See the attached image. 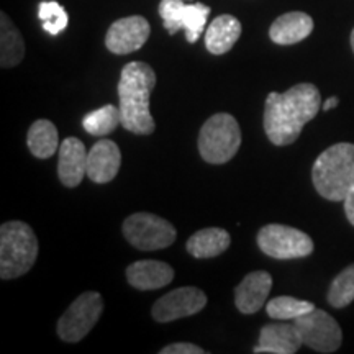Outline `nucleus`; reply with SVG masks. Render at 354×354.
<instances>
[{
  "label": "nucleus",
  "instance_id": "f257e3e1",
  "mask_svg": "<svg viewBox=\"0 0 354 354\" xmlns=\"http://www.w3.org/2000/svg\"><path fill=\"white\" fill-rule=\"evenodd\" d=\"M322 109L320 91L310 82L290 87L284 94L271 92L266 99L264 131L276 146L292 145L304 127L317 117Z\"/></svg>",
  "mask_w": 354,
  "mask_h": 354
},
{
  "label": "nucleus",
  "instance_id": "f03ea898",
  "mask_svg": "<svg viewBox=\"0 0 354 354\" xmlns=\"http://www.w3.org/2000/svg\"><path fill=\"white\" fill-rule=\"evenodd\" d=\"M156 86V74L149 64L131 61L122 69L118 82L122 125L135 135H151L154 118L149 112V99Z\"/></svg>",
  "mask_w": 354,
  "mask_h": 354
},
{
  "label": "nucleus",
  "instance_id": "7ed1b4c3",
  "mask_svg": "<svg viewBox=\"0 0 354 354\" xmlns=\"http://www.w3.org/2000/svg\"><path fill=\"white\" fill-rule=\"evenodd\" d=\"M317 192L331 202H344L354 189V145L336 143L317 158L312 167Z\"/></svg>",
  "mask_w": 354,
  "mask_h": 354
},
{
  "label": "nucleus",
  "instance_id": "20e7f679",
  "mask_svg": "<svg viewBox=\"0 0 354 354\" xmlns=\"http://www.w3.org/2000/svg\"><path fill=\"white\" fill-rule=\"evenodd\" d=\"M38 256V240L25 221H7L0 227V277L3 281L24 276Z\"/></svg>",
  "mask_w": 354,
  "mask_h": 354
},
{
  "label": "nucleus",
  "instance_id": "39448f33",
  "mask_svg": "<svg viewBox=\"0 0 354 354\" xmlns=\"http://www.w3.org/2000/svg\"><path fill=\"white\" fill-rule=\"evenodd\" d=\"M241 146V130L230 113H215L198 133V151L210 165H225Z\"/></svg>",
  "mask_w": 354,
  "mask_h": 354
},
{
  "label": "nucleus",
  "instance_id": "423d86ee",
  "mask_svg": "<svg viewBox=\"0 0 354 354\" xmlns=\"http://www.w3.org/2000/svg\"><path fill=\"white\" fill-rule=\"evenodd\" d=\"M123 234L131 246L141 251H156L171 246L177 232L162 216L140 212L123 221Z\"/></svg>",
  "mask_w": 354,
  "mask_h": 354
},
{
  "label": "nucleus",
  "instance_id": "0eeeda50",
  "mask_svg": "<svg viewBox=\"0 0 354 354\" xmlns=\"http://www.w3.org/2000/svg\"><path fill=\"white\" fill-rule=\"evenodd\" d=\"M104 312L99 292H84L69 305L57 322V335L66 343H79L95 326Z\"/></svg>",
  "mask_w": 354,
  "mask_h": 354
},
{
  "label": "nucleus",
  "instance_id": "6e6552de",
  "mask_svg": "<svg viewBox=\"0 0 354 354\" xmlns=\"http://www.w3.org/2000/svg\"><path fill=\"white\" fill-rule=\"evenodd\" d=\"M258 246L274 259H297L313 253V240L307 233L287 225H266L258 233Z\"/></svg>",
  "mask_w": 354,
  "mask_h": 354
},
{
  "label": "nucleus",
  "instance_id": "1a4fd4ad",
  "mask_svg": "<svg viewBox=\"0 0 354 354\" xmlns=\"http://www.w3.org/2000/svg\"><path fill=\"white\" fill-rule=\"evenodd\" d=\"M212 8L205 3H187L185 0H161L159 15L169 35L179 30L185 32V39L196 43L205 28Z\"/></svg>",
  "mask_w": 354,
  "mask_h": 354
},
{
  "label": "nucleus",
  "instance_id": "9d476101",
  "mask_svg": "<svg viewBox=\"0 0 354 354\" xmlns=\"http://www.w3.org/2000/svg\"><path fill=\"white\" fill-rule=\"evenodd\" d=\"M300 338L305 346L317 353L338 351L343 342V331L330 313L322 308H313L295 320Z\"/></svg>",
  "mask_w": 354,
  "mask_h": 354
},
{
  "label": "nucleus",
  "instance_id": "9b49d317",
  "mask_svg": "<svg viewBox=\"0 0 354 354\" xmlns=\"http://www.w3.org/2000/svg\"><path fill=\"white\" fill-rule=\"evenodd\" d=\"M207 305V295L197 287H179L162 295L153 305L151 315L159 323H169L196 315Z\"/></svg>",
  "mask_w": 354,
  "mask_h": 354
},
{
  "label": "nucleus",
  "instance_id": "f8f14e48",
  "mask_svg": "<svg viewBox=\"0 0 354 354\" xmlns=\"http://www.w3.org/2000/svg\"><path fill=\"white\" fill-rule=\"evenodd\" d=\"M149 33H151V26L145 17H125L110 25L107 37H105V46L113 55H130L145 46Z\"/></svg>",
  "mask_w": 354,
  "mask_h": 354
},
{
  "label": "nucleus",
  "instance_id": "ddd939ff",
  "mask_svg": "<svg viewBox=\"0 0 354 354\" xmlns=\"http://www.w3.org/2000/svg\"><path fill=\"white\" fill-rule=\"evenodd\" d=\"M122 153L112 140H99L87 154V177L92 183L105 184L120 171Z\"/></svg>",
  "mask_w": 354,
  "mask_h": 354
},
{
  "label": "nucleus",
  "instance_id": "4468645a",
  "mask_svg": "<svg viewBox=\"0 0 354 354\" xmlns=\"http://www.w3.org/2000/svg\"><path fill=\"white\" fill-rule=\"evenodd\" d=\"M271 289V274L266 271L250 272L234 289V305L241 313H246V315L259 312L268 302Z\"/></svg>",
  "mask_w": 354,
  "mask_h": 354
},
{
  "label": "nucleus",
  "instance_id": "2eb2a0df",
  "mask_svg": "<svg viewBox=\"0 0 354 354\" xmlns=\"http://www.w3.org/2000/svg\"><path fill=\"white\" fill-rule=\"evenodd\" d=\"M86 146L81 140L69 136L59 145V159H57V176L66 187H77L87 174Z\"/></svg>",
  "mask_w": 354,
  "mask_h": 354
},
{
  "label": "nucleus",
  "instance_id": "dca6fc26",
  "mask_svg": "<svg viewBox=\"0 0 354 354\" xmlns=\"http://www.w3.org/2000/svg\"><path fill=\"white\" fill-rule=\"evenodd\" d=\"M302 344L295 323H271L261 330L259 343L254 348V353L295 354Z\"/></svg>",
  "mask_w": 354,
  "mask_h": 354
},
{
  "label": "nucleus",
  "instance_id": "f3484780",
  "mask_svg": "<svg viewBox=\"0 0 354 354\" xmlns=\"http://www.w3.org/2000/svg\"><path fill=\"white\" fill-rule=\"evenodd\" d=\"M127 279L128 284L138 290H156L171 284L174 269L162 261H136L127 268Z\"/></svg>",
  "mask_w": 354,
  "mask_h": 354
},
{
  "label": "nucleus",
  "instance_id": "a211bd4d",
  "mask_svg": "<svg viewBox=\"0 0 354 354\" xmlns=\"http://www.w3.org/2000/svg\"><path fill=\"white\" fill-rule=\"evenodd\" d=\"M313 32L312 17L304 12H289L281 15L269 28V37L276 44L289 46L302 41Z\"/></svg>",
  "mask_w": 354,
  "mask_h": 354
},
{
  "label": "nucleus",
  "instance_id": "6ab92c4d",
  "mask_svg": "<svg viewBox=\"0 0 354 354\" xmlns=\"http://www.w3.org/2000/svg\"><path fill=\"white\" fill-rule=\"evenodd\" d=\"M241 35V24L233 15H220L205 32V46L212 55H225L234 46Z\"/></svg>",
  "mask_w": 354,
  "mask_h": 354
},
{
  "label": "nucleus",
  "instance_id": "aec40b11",
  "mask_svg": "<svg viewBox=\"0 0 354 354\" xmlns=\"http://www.w3.org/2000/svg\"><path fill=\"white\" fill-rule=\"evenodd\" d=\"M232 236L223 228H203L198 230L187 240V251L197 259L215 258L230 248Z\"/></svg>",
  "mask_w": 354,
  "mask_h": 354
},
{
  "label": "nucleus",
  "instance_id": "412c9836",
  "mask_svg": "<svg viewBox=\"0 0 354 354\" xmlns=\"http://www.w3.org/2000/svg\"><path fill=\"white\" fill-rule=\"evenodd\" d=\"M25 56L24 38L7 13H0V66L3 69L20 64Z\"/></svg>",
  "mask_w": 354,
  "mask_h": 354
},
{
  "label": "nucleus",
  "instance_id": "4be33fe9",
  "mask_svg": "<svg viewBox=\"0 0 354 354\" xmlns=\"http://www.w3.org/2000/svg\"><path fill=\"white\" fill-rule=\"evenodd\" d=\"M30 151L39 159H48L59 148V138L55 123L50 120H37L30 127L26 136Z\"/></svg>",
  "mask_w": 354,
  "mask_h": 354
},
{
  "label": "nucleus",
  "instance_id": "5701e85b",
  "mask_svg": "<svg viewBox=\"0 0 354 354\" xmlns=\"http://www.w3.org/2000/svg\"><path fill=\"white\" fill-rule=\"evenodd\" d=\"M118 125H122V112L120 107H115L113 104L87 113L82 120L84 130L92 136H107L117 130Z\"/></svg>",
  "mask_w": 354,
  "mask_h": 354
},
{
  "label": "nucleus",
  "instance_id": "b1692460",
  "mask_svg": "<svg viewBox=\"0 0 354 354\" xmlns=\"http://www.w3.org/2000/svg\"><path fill=\"white\" fill-rule=\"evenodd\" d=\"M313 308H315V305L312 302L299 300L294 297H287V295L271 299L268 302V305H266V312H268V315L274 318V320H282V322L297 320L299 317L312 312Z\"/></svg>",
  "mask_w": 354,
  "mask_h": 354
},
{
  "label": "nucleus",
  "instance_id": "393cba45",
  "mask_svg": "<svg viewBox=\"0 0 354 354\" xmlns=\"http://www.w3.org/2000/svg\"><path fill=\"white\" fill-rule=\"evenodd\" d=\"M328 304L335 308H344L354 300V264L343 269L331 282L328 295Z\"/></svg>",
  "mask_w": 354,
  "mask_h": 354
},
{
  "label": "nucleus",
  "instance_id": "a878e982",
  "mask_svg": "<svg viewBox=\"0 0 354 354\" xmlns=\"http://www.w3.org/2000/svg\"><path fill=\"white\" fill-rule=\"evenodd\" d=\"M38 19L41 20L44 32L53 35V37L63 33L66 30V26H68V24H69L68 12L64 10V7L61 6V3L55 2V0L39 3Z\"/></svg>",
  "mask_w": 354,
  "mask_h": 354
},
{
  "label": "nucleus",
  "instance_id": "bb28decb",
  "mask_svg": "<svg viewBox=\"0 0 354 354\" xmlns=\"http://www.w3.org/2000/svg\"><path fill=\"white\" fill-rule=\"evenodd\" d=\"M159 353L161 354H205L207 351L192 343H172L162 348Z\"/></svg>",
  "mask_w": 354,
  "mask_h": 354
},
{
  "label": "nucleus",
  "instance_id": "cd10ccee",
  "mask_svg": "<svg viewBox=\"0 0 354 354\" xmlns=\"http://www.w3.org/2000/svg\"><path fill=\"white\" fill-rule=\"evenodd\" d=\"M344 214H346L349 223L354 227V189L344 198Z\"/></svg>",
  "mask_w": 354,
  "mask_h": 354
},
{
  "label": "nucleus",
  "instance_id": "c85d7f7f",
  "mask_svg": "<svg viewBox=\"0 0 354 354\" xmlns=\"http://www.w3.org/2000/svg\"><path fill=\"white\" fill-rule=\"evenodd\" d=\"M339 104V100H338V97H330V99H326L325 102H323V105H322V109L325 110V112H328V110H331V109H335L336 105Z\"/></svg>",
  "mask_w": 354,
  "mask_h": 354
},
{
  "label": "nucleus",
  "instance_id": "c756f323",
  "mask_svg": "<svg viewBox=\"0 0 354 354\" xmlns=\"http://www.w3.org/2000/svg\"><path fill=\"white\" fill-rule=\"evenodd\" d=\"M351 48H353V51H354V30H353V33H351Z\"/></svg>",
  "mask_w": 354,
  "mask_h": 354
},
{
  "label": "nucleus",
  "instance_id": "7c9ffc66",
  "mask_svg": "<svg viewBox=\"0 0 354 354\" xmlns=\"http://www.w3.org/2000/svg\"><path fill=\"white\" fill-rule=\"evenodd\" d=\"M185 2H192V0H185Z\"/></svg>",
  "mask_w": 354,
  "mask_h": 354
}]
</instances>
